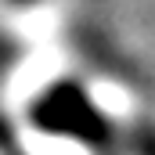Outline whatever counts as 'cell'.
I'll return each instance as SVG.
<instances>
[{
	"label": "cell",
	"instance_id": "obj_1",
	"mask_svg": "<svg viewBox=\"0 0 155 155\" xmlns=\"http://www.w3.org/2000/svg\"><path fill=\"white\" fill-rule=\"evenodd\" d=\"M33 126L51 134V137H65V141H76V144H90V148H101L108 144L112 137V126L105 112L94 105V97L72 83V79H58L51 83L29 108Z\"/></svg>",
	"mask_w": 155,
	"mask_h": 155
},
{
	"label": "cell",
	"instance_id": "obj_2",
	"mask_svg": "<svg viewBox=\"0 0 155 155\" xmlns=\"http://www.w3.org/2000/svg\"><path fill=\"white\" fill-rule=\"evenodd\" d=\"M15 4H36V0H15Z\"/></svg>",
	"mask_w": 155,
	"mask_h": 155
}]
</instances>
